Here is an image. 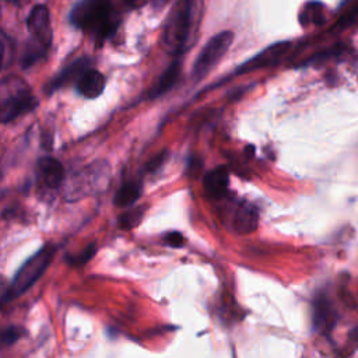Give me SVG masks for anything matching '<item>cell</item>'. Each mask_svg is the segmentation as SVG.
<instances>
[{
	"instance_id": "cell-7",
	"label": "cell",
	"mask_w": 358,
	"mask_h": 358,
	"mask_svg": "<svg viewBox=\"0 0 358 358\" xmlns=\"http://www.w3.org/2000/svg\"><path fill=\"white\" fill-rule=\"evenodd\" d=\"M27 27L29 34L35 38V41L48 48L52 42V25H50V14L45 4L35 6L27 20Z\"/></svg>"
},
{
	"instance_id": "cell-3",
	"label": "cell",
	"mask_w": 358,
	"mask_h": 358,
	"mask_svg": "<svg viewBox=\"0 0 358 358\" xmlns=\"http://www.w3.org/2000/svg\"><path fill=\"white\" fill-rule=\"evenodd\" d=\"M35 105L34 92L24 78L7 76L0 80V122H11L31 112Z\"/></svg>"
},
{
	"instance_id": "cell-19",
	"label": "cell",
	"mask_w": 358,
	"mask_h": 358,
	"mask_svg": "<svg viewBox=\"0 0 358 358\" xmlns=\"http://www.w3.org/2000/svg\"><path fill=\"white\" fill-rule=\"evenodd\" d=\"M143 214H144V207L131 208V210H129L127 213H124V214L120 215V218H119V225H120L123 229H130V228L138 225V222H140L141 218H143Z\"/></svg>"
},
{
	"instance_id": "cell-9",
	"label": "cell",
	"mask_w": 358,
	"mask_h": 358,
	"mask_svg": "<svg viewBox=\"0 0 358 358\" xmlns=\"http://www.w3.org/2000/svg\"><path fill=\"white\" fill-rule=\"evenodd\" d=\"M36 176L43 186L55 189L60 186L64 179V168L56 158L42 157L36 164Z\"/></svg>"
},
{
	"instance_id": "cell-17",
	"label": "cell",
	"mask_w": 358,
	"mask_h": 358,
	"mask_svg": "<svg viewBox=\"0 0 358 358\" xmlns=\"http://www.w3.org/2000/svg\"><path fill=\"white\" fill-rule=\"evenodd\" d=\"M299 21H301L302 25H309V24L319 25V24H322L323 22L322 6L319 3H308L299 14Z\"/></svg>"
},
{
	"instance_id": "cell-13",
	"label": "cell",
	"mask_w": 358,
	"mask_h": 358,
	"mask_svg": "<svg viewBox=\"0 0 358 358\" xmlns=\"http://www.w3.org/2000/svg\"><path fill=\"white\" fill-rule=\"evenodd\" d=\"M105 88V77L95 69H87L77 80V90L85 98H96Z\"/></svg>"
},
{
	"instance_id": "cell-25",
	"label": "cell",
	"mask_w": 358,
	"mask_h": 358,
	"mask_svg": "<svg viewBox=\"0 0 358 358\" xmlns=\"http://www.w3.org/2000/svg\"><path fill=\"white\" fill-rule=\"evenodd\" d=\"M130 7H134V8H137V7H141L144 3H145V0H124Z\"/></svg>"
},
{
	"instance_id": "cell-1",
	"label": "cell",
	"mask_w": 358,
	"mask_h": 358,
	"mask_svg": "<svg viewBox=\"0 0 358 358\" xmlns=\"http://www.w3.org/2000/svg\"><path fill=\"white\" fill-rule=\"evenodd\" d=\"M203 15L201 0H179L168 15L162 43L173 56H180L194 43Z\"/></svg>"
},
{
	"instance_id": "cell-15",
	"label": "cell",
	"mask_w": 358,
	"mask_h": 358,
	"mask_svg": "<svg viewBox=\"0 0 358 358\" xmlns=\"http://www.w3.org/2000/svg\"><path fill=\"white\" fill-rule=\"evenodd\" d=\"M180 76V62L175 60L159 77V80L155 83V85L152 87V90L150 91V96L155 98L159 96L162 94H165L166 91H169L178 81Z\"/></svg>"
},
{
	"instance_id": "cell-27",
	"label": "cell",
	"mask_w": 358,
	"mask_h": 358,
	"mask_svg": "<svg viewBox=\"0 0 358 358\" xmlns=\"http://www.w3.org/2000/svg\"><path fill=\"white\" fill-rule=\"evenodd\" d=\"M3 59H4V43H3V39H0V69L3 66Z\"/></svg>"
},
{
	"instance_id": "cell-23",
	"label": "cell",
	"mask_w": 358,
	"mask_h": 358,
	"mask_svg": "<svg viewBox=\"0 0 358 358\" xmlns=\"http://www.w3.org/2000/svg\"><path fill=\"white\" fill-rule=\"evenodd\" d=\"M164 241L166 245L172 246V248H180L183 243H185V238L180 232H168L165 236H164Z\"/></svg>"
},
{
	"instance_id": "cell-22",
	"label": "cell",
	"mask_w": 358,
	"mask_h": 358,
	"mask_svg": "<svg viewBox=\"0 0 358 358\" xmlns=\"http://www.w3.org/2000/svg\"><path fill=\"white\" fill-rule=\"evenodd\" d=\"M166 157H168V152H166V151H162V152L157 154L154 158H151V159L147 162V165H145V171H147V172H150V173H151V172L158 171V169L164 165V162H165Z\"/></svg>"
},
{
	"instance_id": "cell-2",
	"label": "cell",
	"mask_w": 358,
	"mask_h": 358,
	"mask_svg": "<svg viewBox=\"0 0 358 358\" xmlns=\"http://www.w3.org/2000/svg\"><path fill=\"white\" fill-rule=\"evenodd\" d=\"M70 21L102 45L116 31L119 17L110 0H80L70 13Z\"/></svg>"
},
{
	"instance_id": "cell-28",
	"label": "cell",
	"mask_w": 358,
	"mask_h": 358,
	"mask_svg": "<svg viewBox=\"0 0 358 358\" xmlns=\"http://www.w3.org/2000/svg\"><path fill=\"white\" fill-rule=\"evenodd\" d=\"M0 15H1V8H0Z\"/></svg>"
},
{
	"instance_id": "cell-20",
	"label": "cell",
	"mask_w": 358,
	"mask_h": 358,
	"mask_svg": "<svg viewBox=\"0 0 358 358\" xmlns=\"http://www.w3.org/2000/svg\"><path fill=\"white\" fill-rule=\"evenodd\" d=\"M355 22H358V3H357L355 6H352V8H350L347 13H344V14L338 18V21L336 22L334 28H336L337 31H340V29H347V28H350L351 25H354Z\"/></svg>"
},
{
	"instance_id": "cell-5",
	"label": "cell",
	"mask_w": 358,
	"mask_h": 358,
	"mask_svg": "<svg viewBox=\"0 0 358 358\" xmlns=\"http://www.w3.org/2000/svg\"><path fill=\"white\" fill-rule=\"evenodd\" d=\"M109 166L105 162H92L78 171L69 182L66 189V199L70 201L87 197L99 192L108 182Z\"/></svg>"
},
{
	"instance_id": "cell-24",
	"label": "cell",
	"mask_w": 358,
	"mask_h": 358,
	"mask_svg": "<svg viewBox=\"0 0 358 358\" xmlns=\"http://www.w3.org/2000/svg\"><path fill=\"white\" fill-rule=\"evenodd\" d=\"M201 166H203L201 161H199V159H192L190 164H189V173H190V175H197Z\"/></svg>"
},
{
	"instance_id": "cell-14",
	"label": "cell",
	"mask_w": 358,
	"mask_h": 358,
	"mask_svg": "<svg viewBox=\"0 0 358 358\" xmlns=\"http://www.w3.org/2000/svg\"><path fill=\"white\" fill-rule=\"evenodd\" d=\"M87 70V59H78L74 63H71L69 67H66L63 71L59 73L57 77H55L49 84H48V92H52L57 88H60L62 85L73 81V80H78L80 76Z\"/></svg>"
},
{
	"instance_id": "cell-16",
	"label": "cell",
	"mask_w": 358,
	"mask_h": 358,
	"mask_svg": "<svg viewBox=\"0 0 358 358\" xmlns=\"http://www.w3.org/2000/svg\"><path fill=\"white\" fill-rule=\"evenodd\" d=\"M141 194V183L137 180L124 182L115 194L113 203L116 207H129L138 200Z\"/></svg>"
},
{
	"instance_id": "cell-6",
	"label": "cell",
	"mask_w": 358,
	"mask_h": 358,
	"mask_svg": "<svg viewBox=\"0 0 358 358\" xmlns=\"http://www.w3.org/2000/svg\"><path fill=\"white\" fill-rule=\"evenodd\" d=\"M234 34L231 31H222L214 35L201 49L193 64V76L196 78H203L227 53L232 45Z\"/></svg>"
},
{
	"instance_id": "cell-4",
	"label": "cell",
	"mask_w": 358,
	"mask_h": 358,
	"mask_svg": "<svg viewBox=\"0 0 358 358\" xmlns=\"http://www.w3.org/2000/svg\"><path fill=\"white\" fill-rule=\"evenodd\" d=\"M55 253V246L46 245L32 255L15 273L13 281L8 284V296L14 299L15 296L24 294L46 270L52 256Z\"/></svg>"
},
{
	"instance_id": "cell-8",
	"label": "cell",
	"mask_w": 358,
	"mask_h": 358,
	"mask_svg": "<svg viewBox=\"0 0 358 358\" xmlns=\"http://www.w3.org/2000/svg\"><path fill=\"white\" fill-rule=\"evenodd\" d=\"M289 46H291L289 42L282 41V42H277V43L266 48L264 50L257 53L255 57H252L250 60L243 63L238 69V73L245 74V73H249V71H253V70H257L262 67H268L271 64L278 63L285 56Z\"/></svg>"
},
{
	"instance_id": "cell-12",
	"label": "cell",
	"mask_w": 358,
	"mask_h": 358,
	"mask_svg": "<svg viewBox=\"0 0 358 358\" xmlns=\"http://www.w3.org/2000/svg\"><path fill=\"white\" fill-rule=\"evenodd\" d=\"M229 182L228 169L225 166H217L211 169L208 173H206L203 179L204 192L211 199H220L227 193Z\"/></svg>"
},
{
	"instance_id": "cell-10",
	"label": "cell",
	"mask_w": 358,
	"mask_h": 358,
	"mask_svg": "<svg viewBox=\"0 0 358 358\" xmlns=\"http://www.w3.org/2000/svg\"><path fill=\"white\" fill-rule=\"evenodd\" d=\"M334 323H336V310L331 305V301L326 295L319 294L313 299V324L316 330L322 333H327L331 330Z\"/></svg>"
},
{
	"instance_id": "cell-21",
	"label": "cell",
	"mask_w": 358,
	"mask_h": 358,
	"mask_svg": "<svg viewBox=\"0 0 358 358\" xmlns=\"http://www.w3.org/2000/svg\"><path fill=\"white\" fill-rule=\"evenodd\" d=\"M95 250H96L95 243H91L85 249H83L81 252H78V253H76L73 256H69V262L73 266H83L84 263H87L94 256Z\"/></svg>"
},
{
	"instance_id": "cell-26",
	"label": "cell",
	"mask_w": 358,
	"mask_h": 358,
	"mask_svg": "<svg viewBox=\"0 0 358 358\" xmlns=\"http://www.w3.org/2000/svg\"><path fill=\"white\" fill-rule=\"evenodd\" d=\"M169 0H151V4L154 8H162Z\"/></svg>"
},
{
	"instance_id": "cell-18",
	"label": "cell",
	"mask_w": 358,
	"mask_h": 358,
	"mask_svg": "<svg viewBox=\"0 0 358 358\" xmlns=\"http://www.w3.org/2000/svg\"><path fill=\"white\" fill-rule=\"evenodd\" d=\"M24 330L20 326L10 324L7 327L0 329V350L7 348L13 345L15 341H18L22 337Z\"/></svg>"
},
{
	"instance_id": "cell-11",
	"label": "cell",
	"mask_w": 358,
	"mask_h": 358,
	"mask_svg": "<svg viewBox=\"0 0 358 358\" xmlns=\"http://www.w3.org/2000/svg\"><path fill=\"white\" fill-rule=\"evenodd\" d=\"M259 225V211L250 203H243L235 211L232 227L241 235H248L256 231Z\"/></svg>"
}]
</instances>
